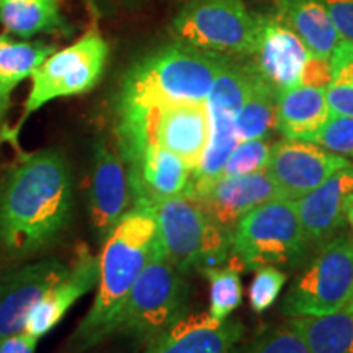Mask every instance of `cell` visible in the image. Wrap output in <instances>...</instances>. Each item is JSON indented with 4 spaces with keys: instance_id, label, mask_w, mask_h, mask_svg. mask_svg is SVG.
I'll return each instance as SVG.
<instances>
[{
    "instance_id": "ffe728a7",
    "label": "cell",
    "mask_w": 353,
    "mask_h": 353,
    "mask_svg": "<svg viewBox=\"0 0 353 353\" xmlns=\"http://www.w3.org/2000/svg\"><path fill=\"white\" fill-rule=\"evenodd\" d=\"M244 325L232 319L216 322L208 312L187 314L145 345L144 353H236Z\"/></svg>"
},
{
    "instance_id": "ac0fdd59",
    "label": "cell",
    "mask_w": 353,
    "mask_h": 353,
    "mask_svg": "<svg viewBox=\"0 0 353 353\" xmlns=\"http://www.w3.org/2000/svg\"><path fill=\"white\" fill-rule=\"evenodd\" d=\"M353 193V164L334 172L319 187L294 201L311 249L342 232L347 224V203Z\"/></svg>"
},
{
    "instance_id": "2e32d148",
    "label": "cell",
    "mask_w": 353,
    "mask_h": 353,
    "mask_svg": "<svg viewBox=\"0 0 353 353\" xmlns=\"http://www.w3.org/2000/svg\"><path fill=\"white\" fill-rule=\"evenodd\" d=\"M132 208V195L126 165L105 143H99L94 151L90 175L88 210L97 241L103 244L113 229Z\"/></svg>"
},
{
    "instance_id": "44dd1931",
    "label": "cell",
    "mask_w": 353,
    "mask_h": 353,
    "mask_svg": "<svg viewBox=\"0 0 353 353\" xmlns=\"http://www.w3.org/2000/svg\"><path fill=\"white\" fill-rule=\"evenodd\" d=\"M329 117L325 88L296 85L278 95L276 130L286 139L311 141Z\"/></svg>"
},
{
    "instance_id": "f546056e",
    "label": "cell",
    "mask_w": 353,
    "mask_h": 353,
    "mask_svg": "<svg viewBox=\"0 0 353 353\" xmlns=\"http://www.w3.org/2000/svg\"><path fill=\"white\" fill-rule=\"evenodd\" d=\"M309 143H314L330 152L353 161V118L330 113L327 121Z\"/></svg>"
},
{
    "instance_id": "8d00e7d4",
    "label": "cell",
    "mask_w": 353,
    "mask_h": 353,
    "mask_svg": "<svg viewBox=\"0 0 353 353\" xmlns=\"http://www.w3.org/2000/svg\"><path fill=\"white\" fill-rule=\"evenodd\" d=\"M347 306H350V307H353V291H352V296H350V299H348Z\"/></svg>"
},
{
    "instance_id": "3957f363",
    "label": "cell",
    "mask_w": 353,
    "mask_h": 353,
    "mask_svg": "<svg viewBox=\"0 0 353 353\" xmlns=\"http://www.w3.org/2000/svg\"><path fill=\"white\" fill-rule=\"evenodd\" d=\"M231 56L174 41L132 63L121 79L117 112L185 101H206L214 79Z\"/></svg>"
},
{
    "instance_id": "9a60e30c",
    "label": "cell",
    "mask_w": 353,
    "mask_h": 353,
    "mask_svg": "<svg viewBox=\"0 0 353 353\" xmlns=\"http://www.w3.org/2000/svg\"><path fill=\"white\" fill-rule=\"evenodd\" d=\"M68 270L57 259H41L13 267L0 276V341L23 332L30 312Z\"/></svg>"
},
{
    "instance_id": "5bb4252c",
    "label": "cell",
    "mask_w": 353,
    "mask_h": 353,
    "mask_svg": "<svg viewBox=\"0 0 353 353\" xmlns=\"http://www.w3.org/2000/svg\"><path fill=\"white\" fill-rule=\"evenodd\" d=\"M185 195L193 198L203 213L228 231H232L242 216L255 206L283 198L267 170L247 175H221L201 187H190Z\"/></svg>"
},
{
    "instance_id": "603a6c76",
    "label": "cell",
    "mask_w": 353,
    "mask_h": 353,
    "mask_svg": "<svg viewBox=\"0 0 353 353\" xmlns=\"http://www.w3.org/2000/svg\"><path fill=\"white\" fill-rule=\"evenodd\" d=\"M0 23L19 38L41 33H69L61 0H0Z\"/></svg>"
},
{
    "instance_id": "6da1fadb",
    "label": "cell",
    "mask_w": 353,
    "mask_h": 353,
    "mask_svg": "<svg viewBox=\"0 0 353 353\" xmlns=\"http://www.w3.org/2000/svg\"><path fill=\"white\" fill-rule=\"evenodd\" d=\"M72 213V172L57 149L23 154L0 180V244L13 257L56 244Z\"/></svg>"
},
{
    "instance_id": "d590c367",
    "label": "cell",
    "mask_w": 353,
    "mask_h": 353,
    "mask_svg": "<svg viewBox=\"0 0 353 353\" xmlns=\"http://www.w3.org/2000/svg\"><path fill=\"white\" fill-rule=\"evenodd\" d=\"M347 223L350 224L352 231H353V193L348 198V203H347Z\"/></svg>"
},
{
    "instance_id": "cb8c5ba5",
    "label": "cell",
    "mask_w": 353,
    "mask_h": 353,
    "mask_svg": "<svg viewBox=\"0 0 353 353\" xmlns=\"http://www.w3.org/2000/svg\"><path fill=\"white\" fill-rule=\"evenodd\" d=\"M56 51L54 46L39 41H15L0 34V125L10 107L12 92L32 77L33 70Z\"/></svg>"
},
{
    "instance_id": "8fae6325",
    "label": "cell",
    "mask_w": 353,
    "mask_h": 353,
    "mask_svg": "<svg viewBox=\"0 0 353 353\" xmlns=\"http://www.w3.org/2000/svg\"><path fill=\"white\" fill-rule=\"evenodd\" d=\"M250 79H252V64L237 63L232 57L214 79L213 87L206 97L210 118L208 148L201 159L200 167L193 172L190 187H201L221 176L224 162L239 143L236 132L237 117Z\"/></svg>"
},
{
    "instance_id": "52a82bcc",
    "label": "cell",
    "mask_w": 353,
    "mask_h": 353,
    "mask_svg": "<svg viewBox=\"0 0 353 353\" xmlns=\"http://www.w3.org/2000/svg\"><path fill=\"white\" fill-rule=\"evenodd\" d=\"M311 250L296 205L285 198L255 206L232 229L231 259L244 270L265 265L296 268Z\"/></svg>"
},
{
    "instance_id": "9c48e42d",
    "label": "cell",
    "mask_w": 353,
    "mask_h": 353,
    "mask_svg": "<svg viewBox=\"0 0 353 353\" xmlns=\"http://www.w3.org/2000/svg\"><path fill=\"white\" fill-rule=\"evenodd\" d=\"M176 41L224 56L252 57L257 50L259 15L244 0H188L172 21Z\"/></svg>"
},
{
    "instance_id": "d6a6232c",
    "label": "cell",
    "mask_w": 353,
    "mask_h": 353,
    "mask_svg": "<svg viewBox=\"0 0 353 353\" xmlns=\"http://www.w3.org/2000/svg\"><path fill=\"white\" fill-rule=\"evenodd\" d=\"M343 39L353 41V0H322Z\"/></svg>"
},
{
    "instance_id": "d6986e66",
    "label": "cell",
    "mask_w": 353,
    "mask_h": 353,
    "mask_svg": "<svg viewBox=\"0 0 353 353\" xmlns=\"http://www.w3.org/2000/svg\"><path fill=\"white\" fill-rule=\"evenodd\" d=\"M99 255H94L83 245L64 275L34 304L26 321V332L38 341L50 334L64 319L69 309L95 288L99 283Z\"/></svg>"
},
{
    "instance_id": "e575fe53",
    "label": "cell",
    "mask_w": 353,
    "mask_h": 353,
    "mask_svg": "<svg viewBox=\"0 0 353 353\" xmlns=\"http://www.w3.org/2000/svg\"><path fill=\"white\" fill-rule=\"evenodd\" d=\"M38 339L26 330L0 341V353H34Z\"/></svg>"
},
{
    "instance_id": "5b68a950",
    "label": "cell",
    "mask_w": 353,
    "mask_h": 353,
    "mask_svg": "<svg viewBox=\"0 0 353 353\" xmlns=\"http://www.w3.org/2000/svg\"><path fill=\"white\" fill-rule=\"evenodd\" d=\"M190 285L156 245L151 260L141 272L118 316L114 334L138 345H148L188 314Z\"/></svg>"
},
{
    "instance_id": "f1b7e54d",
    "label": "cell",
    "mask_w": 353,
    "mask_h": 353,
    "mask_svg": "<svg viewBox=\"0 0 353 353\" xmlns=\"http://www.w3.org/2000/svg\"><path fill=\"white\" fill-rule=\"evenodd\" d=\"M272 144L267 139L241 141L224 162L221 175H247L267 170L270 162Z\"/></svg>"
},
{
    "instance_id": "d4e9b609",
    "label": "cell",
    "mask_w": 353,
    "mask_h": 353,
    "mask_svg": "<svg viewBox=\"0 0 353 353\" xmlns=\"http://www.w3.org/2000/svg\"><path fill=\"white\" fill-rule=\"evenodd\" d=\"M311 353H353V307L343 306L325 316L288 317Z\"/></svg>"
},
{
    "instance_id": "4fadbf2b",
    "label": "cell",
    "mask_w": 353,
    "mask_h": 353,
    "mask_svg": "<svg viewBox=\"0 0 353 353\" xmlns=\"http://www.w3.org/2000/svg\"><path fill=\"white\" fill-rule=\"evenodd\" d=\"M353 164L309 141L283 139L272 145L267 172L285 200L298 198L314 190L334 172Z\"/></svg>"
},
{
    "instance_id": "836d02e7",
    "label": "cell",
    "mask_w": 353,
    "mask_h": 353,
    "mask_svg": "<svg viewBox=\"0 0 353 353\" xmlns=\"http://www.w3.org/2000/svg\"><path fill=\"white\" fill-rule=\"evenodd\" d=\"M325 100L332 114L353 118V85L329 83L325 87Z\"/></svg>"
},
{
    "instance_id": "1f68e13d",
    "label": "cell",
    "mask_w": 353,
    "mask_h": 353,
    "mask_svg": "<svg viewBox=\"0 0 353 353\" xmlns=\"http://www.w3.org/2000/svg\"><path fill=\"white\" fill-rule=\"evenodd\" d=\"M329 68L332 82L353 85V41L341 39L329 56Z\"/></svg>"
},
{
    "instance_id": "7c38bea8",
    "label": "cell",
    "mask_w": 353,
    "mask_h": 353,
    "mask_svg": "<svg viewBox=\"0 0 353 353\" xmlns=\"http://www.w3.org/2000/svg\"><path fill=\"white\" fill-rule=\"evenodd\" d=\"M314 57L285 21L276 15H259L257 50L250 63L259 77L276 95L301 85L304 74Z\"/></svg>"
},
{
    "instance_id": "277c9868",
    "label": "cell",
    "mask_w": 353,
    "mask_h": 353,
    "mask_svg": "<svg viewBox=\"0 0 353 353\" xmlns=\"http://www.w3.org/2000/svg\"><path fill=\"white\" fill-rule=\"evenodd\" d=\"M117 138L123 164L143 145L156 144L182 159L195 172L210 141L206 101L117 112Z\"/></svg>"
},
{
    "instance_id": "4316f807",
    "label": "cell",
    "mask_w": 353,
    "mask_h": 353,
    "mask_svg": "<svg viewBox=\"0 0 353 353\" xmlns=\"http://www.w3.org/2000/svg\"><path fill=\"white\" fill-rule=\"evenodd\" d=\"M200 273L210 283V317L216 322L226 321L242 303L239 270L234 265H221L203 268Z\"/></svg>"
},
{
    "instance_id": "e0dca14e",
    "label": "cell",
    "mask_w": 353,
    "mask_h": 353,
    "mask_svg": "<svg viewBox=\"0 0 353 353\" xmlns=\"http://www.w3.org/2000/svg\"><path fill=\"white\" fill-rule=\"evenodd\" d=\"M132 206L151 208L156 203L185 195L193 170L180 157L156 144H145L125 162Z\"/></svg>"
},
{
    "instance_id": "ba28073f",
    "label": "cell",
    "mask_w": 353,
    "mask_h": 353,
    "mask_svg": "<svg viewBox=\"0 0 353 353\" xmlns=\"http://www.w3.org/2000/svg\"><path fill=\"white\" fill-rule=\"evenodd\" d=\"M353 291V234H337L317 247L294 278L280 309L288 317L325 316L348 303Z\"/></svg>"
},
{
    "instance_id": "7a4b0ae2",
    "label": "cell",
    "mask_w": 353,
    "mask_h": 353,
    "mask_svg": "<svg viewBox=\"0 0 353 353\" xmlns=\"http://www.w3.org/2000/svg\"><path fill=\"white\" fill-rule=\"evenodd\" d=\"M157 245V226L151 210L132 206L113 229L99 255L97 296L70 337L69 345L82 353L114 334L130 291Z\"/></svg>"
},
{
    "instance_id": "83f0119b",
    "label": "cell",
    "mask_w": 353,
    "mask_h": 353,
    "mask_svg": "<svg viewBox=\"0 0 353 353\" xmlns=\"http://www.w3.org/2000/svg\"><path fill=\"white\" fill-rule=\"evenodd\" d=\"M236 353H311L307 343L288 321L270 325L254 335L249 342L239 343Z\"/></svg>"
},
{
    "instance_id": "74e56055",
    "label": "cell",
    "mask_w": 353,
    "mask_h": 353,
    "mask_svg": "<svg viewBox=\"0 0 353 353\" xmlns=\"http://www.w3.org/2000/svg\"><path fill=\"white\" fill-rule=\"evenodd\" d=\"M126 2H136V0H126Z\"/></svg>"
},
{
    "instance_id": "4dcf8cb0",
    "label": "cell",
    "mask_w": 353,
    "mask_h": 353,
    "mask_svg": "<svg viewBox=\"0 0 353 353\" xmlns=\"http://www.w3.org/2000/svg\"><path fill=\"white\" fill-rule=\"evenodd\" d=\"M286 283V273L281 268L265 265L255 268V276L249 290L250 307L255 312H265L276 303Z\"/></svg>"
},
{
    "instance_id": "484cf974",
    "label": "cell",
    "mask_w": 353,
    "mask_h": 353,
    "mask_svg": "<svg viewBox=\"0 0 353 353\" xmlns=\"http://www.w3.org/2000/svg\"><path fill=\"white\" fill-rule=\"evenodd\" d=\"M252 64V63H250ZM278 95L265 83L252 65V79L237 117V141L267 139L276 130Z\"/></svg>"
},
{
    "instance_id": "7402d4cb",
    "label": "cell",
    "mask_w": 353,
    "mask_h": 353,
    "mask_svg": "<svg viewBox=\"0 0 353 353\" xmlns=\"http://www.w3.org/2000/svg\"><path fill=\"white\" fill-rule=\"evenodd\" d=\"M273 6L278 19L303 39L312 54L329 59L342 37L322 0H273Z\"/></svg>"
},
{
    "instance_id": "8992f818",
    "label": "cell",
    "mask_w": 353,
    "mask_h": 353,
    "mask_svg": "<svg viewBox=\"0 0 353 353\" xmlns=\"http://www.w3.org/2000/svg\"><path fill=\"white\" fill-rule=\"evenodd\" d=\"M162 254L183 275L221 267L232 255V231L219 228L188 195L151 206Z\"/></svg>"
},
{
    "instance_id": "30bf717a",
    "label": "cell",
    "mask_w": 353,
    "mask_h": 353,
    "mask_svg": "<svg viewBox=\"0 0 353 353\" xmlns=\"http://www.w3.org/2000/svg\"><path fill=\"white\" fill-rule=\"evenodd\" d=\"M108 54L107 39L92 28L74 44L48 56L33 70L32 90L15 131L19 132L25 121L50 101L92 90L103 76Z\"/></svg>"
}]
</instances>
